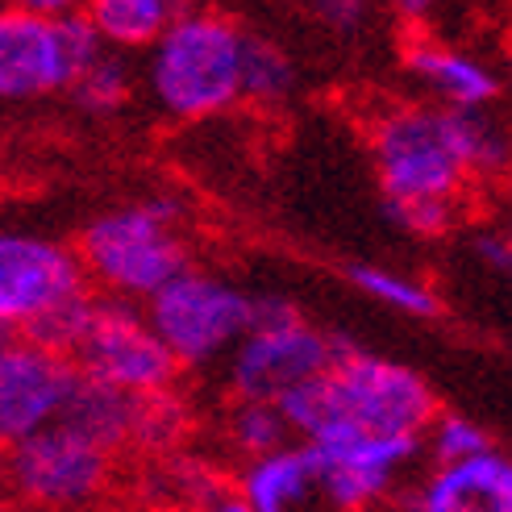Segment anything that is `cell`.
<instances>
[{
  "instance_id": "obj_3",
  "label": "cell",
  "mask_w": 512,
  "mask_h": 512,
  "mask_svg": "<svg viewBox=\"0 0 512 512\" xmlns=\"http://www.w3.org/2000/svg\"><path fill=\"white\" fill-rule=\"evenodd\" d=\"M71 250L88 284L121 304H146L179 271L192 267L184 204L175 196H146L96 213Z\"/></svg>"
},
{
  "instance_id": "obj_9",
  "label": "cell",
  "mask_w": 512,
  "mask_h": 512,
  "mask_svg": "<svg viewBox=\"0 0 512 512\" xmlns=\"http://www.w3.org/2000/svg\"><path fill=\"white\" fill-rule=\"evenodd\" d=\"M80 379L113 388L121 396H155L175 383V363L155 338L146 313L121 300H92L80 342L71 350Z\"/></svg>"
},
{
  "instance_id": "obj_27",
  "label": "cell",
  "mask_w": 512,
  "mask_h": 512,
  "mask_svg": "<svg viewBox=\"0 0 512 512\" xmlns=\"http://www.w3.org/2000/svg\"><path fill=\"white\" fill-rule=\"evenodd\" d=\"M159 512H200V508H188V504H167V508H159Z\"/></svg>"
},
{
  "instance_id": "obj_13",
  "label": "cell",
  "mask_w": 512,
  "mask_h": 512,
  "mask_svg": "<svg viewBox=\"0 0 512 512\" xmlns=\"http://www.w3.org/2000/svg\"><path fill=\"white\" fill-rule=\"evenodd\" d=\"M404 71L413 75V84H421L433 105L450 113H483L496 105L500 96V75L467 55L458 46H446L438 38H413L404 46Z\"/></svg>"
},
{
  "instance_id": "obj_26",
  "label": "cell",
  "mask_w": 512,
  "mask_h": 512,
  "mask_svg": "<svg viewBox=\"0 0 512 512\" xmlns=\"http://www.w3.org/2000/svg\"><path fill=\"white\" fill-rule=\"evenodd\" d=\"M200 512H250V508H246V504H242L234 492H221L217 500H209V504H204Z\"/></svg>"
},
{
  "instance_id": "obj_4",
  "label": "cell",
  "mask_w": 512,
  "mask_h": 512,
  "mask_svg": "<svg viewBox=\"0 0 512 512\" xmlns=\"http://www.w3.org/2000/svg\"><path fill=\"white\" fill-rule=\"evenodd\" d=\"M246 25L217 9H179L146 50V92L175 121H209L242 100Z\"/></svg>"
},
{
  "instance_id": "obj_29",
  "label": "cell",
  "mask_w": 512,
  "mask_h": 512,
  "mask_svg": "<svg viewBox=\"0 0 512 512\" xmlns=\"http://www.w3.org/2000/svg\"><path fill=\"white\" fill-rule=\"evenodd\" d=\"M0 512H5V500H0Z\"/></svg>"
},
{
  "instance_id": "obj_12",
  "label": "cell",
  "mask_w": 512,
  "mask_h": 512,
  "mask_svg": "<svg viewBox=\"0 0 512 512\" xmlns=\"http://www.w3.org/2000/svg\"><path fill=\"white\" fill-rule=\"evenodd\" d=\"M304 446L313 450L321 500L334 512L379 508L421 454V438H321Z\"/></svg>"
},
{
  "instance_id": "obj_22",
  "label": "cell",
  "mask_w": 512,
  "mask_h": 512,
  "mask_svg": "<svg viewBox=\"0 0 512 512\" xmlns=\"http://www.w3.org/2000/svg\"><path fill=\"white\" fill-rule=\"evenodd\" d=\"M130 92H134V75H130V67H125V59L113 55V50H105V55H100L71 88L75 105H80L84 113H96V117L117 113L125 100H130Z\"/></svg>"
},
{
  "instance_id": "obj_19",
  "label": "cell",
  "mask_w": 512,
  "mask_h": 512,
  "mask_svg": "<svg viewBox=\"0 0 512 512\" xmlns=\"http://www.w3.org/2000/svg\"><path fill=\"white\" fill-rule=\"evenodd\" d=\"M350 284L371 296L375 304L392 313H404V317H438L442 313V300L433 292L421 275H408V271H396V267H383V263H358L350 267Z\"/></svg>"
},
{
  "instance_id": "obj_11",
  "label": "cell",
  "mask_w": 512,
  "mask_h": 512,
  "mask_svg": "<svg viewBox=\"0 0 512 512\" xmlns=\"http://www.w3.org/2000/svg\"><path fill=\"white\" fill-rule=\"evenodd\" d=\"M80 375L71 358L30 338H0V454H9L30 433L55 425Z\"/></svg>"
},
{
  "instance_id": "obj_8",
  "label": "cell",
  "mask_w": 512,
  "mask_h": 512,
  "mask_svg": "<svg viewBox=\"0 0 512 512\" xmlns=\"http://www.w3.org/2000/svg\"><path fill=\"white\" fill-rule=\"evenodd\" d=\"M109 479L113 454L63 417L5 454L9 492L42 512H80L105 496Z\"/></svg>"
},
{
  "instance_id": "obj_15",
  "label": "cell",
  "mask_w": 512,
  "mask_h": 512,
  "mask_svg": "<svg viewBox=\"0 0 512 512\" xmlns=\"http://www.w3.org/2000/svg\"><path fill=\"white\" fill-rule=\"evenodd\" d=\"M250 512H309L321 500L317 463L304 442H288L263 458H250L234 492Z\"/></svg>"
},
{
  "instance_id": "obj_6",
  "label": "cell",
  "mask_w": 512,
  "mask_h": 512,
  "mask_svg": "<svg viewBox=\"0 0 512 512\" xmlns=\"http://www.w3.org/2000/svg\"><path fill=\"white\" fill-rule=\"evenodd\" d=\"M142 313L175 367H213L246 338L254 296L217 271L184 267L146 300Z\"/></svg>"
},
{
  "instance_id": "obj_25",
  "label": "cell",
  "mask_w": 512,
  "mask_h": 512,
  "mask_svg": "<svg viewBox=\"0 0 512 512\" xmlns=\"http://www.w3.org/2000/svg\"><path fill=\"white\" fill-rule=\"evenodd\" d=\"M317 13H321L325 21L342 25V30H350V25H358V21H363V5H321Z\"/></svg>"
},
{
  "instance_id": "obj_20",
  "label": "cell",
  "mask_w": 512,
  "mask_h": 512,
  "mask_svg": "<svg viewBox=\"0 0 512 512\" xmlns=\"http://www.w3.org/2000/svg\"><path fill=\"white\" fill-rule=\"evenodd\" d=\"M225 433H229V446L246 454V463L292 442V429H288L284 413H279L275 404H267V400H234L229 421H225Z\"/></svg>"
},
{
  "instance_id": "obj_10",
  "label": "cell",
  "mask_w": 512,
  "mask_h": 512,
  "mask_svg": "<svg viewBox=\"0 0 512 512\" xmlns=\"http://www.w3.org/2000/svg\"><path fill=\"white\" fill-rule=\"evenodd\" d=\"M80 296H88V279L67 242L0 225V329H21L25 338Z\"/></svg>"
},
{
  "instance_id": "obj_21",
  "label": "cell",
  "mask_w": 512,
  "mask_h": 512,
  "mask_svg": "<svg viewBox=\"0 0 512 512\" xmlns=\"http://www.w3.org/2000/svg\"><path fill=\"white\" fill-rule=\"evenodd\" d=\"M492 433L479 421L463 417V413H442L429 421V429L421 433V454H429L433 467H454L467 463V458H479L483 450H492Z\"/></svg>"
},
{
  "instance_id": "obj_28",
  "label": "cell",
  "mask_w": 512,
  "mask_h": 512,
  "mask_svg": "<svg viewBox=\"0 0 512 512\" xmlns=\"http://www.w3.org/2000/svg\"><path fill=\"white\" fill-rule=\"evenodd\" d=\"M0 479H5V454H0Z\"/></svg>"
},
{
  "instance_id": "obj_30",
  "label": "cell",
  "mask_w": 512,
  "mask_h": 512,
  "mask_svg": "<svg viewBox=\"0 0 512 512\" xmlns=\"http://www.w3.org/2000/svg\"><path fill=\"white\" fill-rule=\"evenodd\" d=\"M371 512H383V508H371Z\"/></svg>"
},
{
  "instance_id": "obj_14",
  "label": "cell",
  "mask_w": 512,
  "mask_h": 512,
  "mask_svg": "<svg viewBox=\"0 0 512 512\" xmlns=\"http://www.w3.org/2000/svg\"><path fill=\"white\" fill-rule=\"evenodd\" d=\"M413 512H512V454L492 446L454 467H429Z\"/></svg>"
},
{
  "instance_id": "obj_5",
  "label": "cell",
  "mask_w": 512,
  "mask_h": 512,
  "mask_svg": "<svg viewBox=\"0 0 512 512\" xmlns=\"http://www.w3.org/2000/svg\"><path fill=\"white\" fill-rule=\"evenodd\" d=\"M100 55L105 46L71 5L0 9V100L71 92Z\"/></svg>"
},
{
  "instance_id": "obj_23",
  "label": "cell",
  "mask_w": 512,
  "mask_h": 512,
  "mask_svg": "<svg viewBox=\"0 0 512 512\" xmlns=\"http://www.w3.org/2000/svg\"><path fill=\"white\" fill-rule=\"evenodd\" d=\"M188 425V404L171 388L155 396H138V421H134V442L150 450H167L179 442V433Z\"/></svg>"
},
{
  "instance_id": "obj_7",
  "label": "cell",
  "mask_w": 512,
  "mask_h": 512,
  "mask_svg": "<svg viewBox=\"0 0 512 512\" xmlns=\"http://www.w3.org/2000/svg\"><path fill=\"white\" fill-rule=\"evenodd\" d=\"M338 342L304 321L296 304L279 296H254V321L246 338L225 358V379L234 400H284L288 392L313 383L338 358Z\"/></svg>"
},
{
  "instance_id": "obj_2",
  "label": "cell",
  "mask_w": 512,
  "mask_h": 512,
  "mask_svg": "<svg viewBox=\"0 0 512 512\" xmlns=\"http://www.w3.org/2000/svg\"><path fill=\"white\" fill-rule=\"evenodd\" d=\"M296 442L321 438H421L438 417V396L413 367L342 346L325 375L275 400Z\"/></svg>"
},
{
  "instance_id": "obj_1",
  "label": "cell",
  "mask_w": 512,
  "mask_h": 512,
  "mask_svg": "<svg viewBox=\"0 0 512 512\" xmlns=\"http://www.w3.org/2000/svg\"><path fill=\"white\" fill-rule=\"evenodd\" d=\"M367 150L388 217L417 238L450 234L479 179L512 171V130L488 109L396 105L375 117Z\"/></svg>"
},
{
  "instance_id": "obj_18",
  "label": "cell",
  "mask_w": 512,
  "mask_h": 512,
  "mask_svg": "<svg viewBox=\"0 0 512 512\" xmlns=\"http://www.w3.org/2000/svg\"><path fill=\"white\" fill-rule=\"evenodd\" d=\"M296 63L284 46L267 34L246 30V46H242V100L254 105H284L296 92Z\"/></svg>"
},
{
  "instance_id": "obj_16",
  "label": "cell",
  "mask_w": 512,
  "mask_h": 512,
  "mask_svg": "<svg viewBox=\"0 0 512 512\" xmlns=\"http://www.w3.org/2000/svg\"><path fill=\"white\" fill-rule=\"evenodd\" d=\"M175 13L179 9L167 0H96L84 9L92 34L105 50L113 46V55L117 50H150Z\"/></svg>"
},
{
  "instance_id": "obj_24",
  "label": "cell",
  "mask_w": 512,
  "mask_h": 512,
  "mask_svg": "<svg viewBox=\"0 0 512 512\" xmlns=\"http://www.w3.org/2000/svg\"><path fill=\"white\" fill-rule=\"evenodd\" d=\"M471 246H475V259H483V267H492V271L512 279V188H508V200H504L500 225L479 229Z\"/></svg>"
},
{
  "instance_id": "obj_17",
  "label": "cell",
  "mask_w": 512,
  "mask_h": 512,
  "mask_svg": "<svg viewBox=\"0 0 512 512\" xmlns=\"http://www.w3.org/2000/svg\"><path fill=\"white\" fill-rule=\"evenodd\" d=\"M63 421H71L80 433L96 446H105L109 454H117L121 446L134 442V421H138V396H121L113 388H100V383L80 379L71 392V404Z\"/></svg>"
}]
</instances>
